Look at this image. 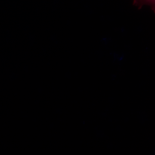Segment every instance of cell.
Segmentation results:
<instances>
[{
  "mask_svg": "<svg viewBox=\"0 0 155 155\" xmlns=\"http://www.w3.org/2000/svg\"><path fill=\"white\" fill-rule=\"evenodd\" d=\"M134 5L138 6L140 8L144 5H148L155 13V0H134Z\"/></svg>",
  "mask_w": 155,
  "mask_h": 155,
  "instance_id": "cell-1",
  "label": "cell"
}]
</instances>
